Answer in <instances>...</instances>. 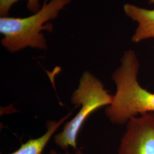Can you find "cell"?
I'll return each mask as SVG.
<instances>
[{
  "label": "cell",
  "mask_w": 154,
  "mask_h": 154,
  "mask_svg": "<svg viewBox=\"0 0 154 154\" xmlns=\"http://www.w3.org/2000/svg\"><path fill=\"white\" fill-rule=\"evenodd\" d=\"M139 62L135 52L125 51L121 65L112 75L116 85L112 102L105 114L114 124L123 125L130 119L145 113L154 112V93L138 82Z\"/></svg>",
  "instance_id": "6da1fadb"
},
{
  "label": "cell",
  "mask_w": 154,
  "mask_h": 154,
  "mask_svg": "<svg viewBox=\"0 0 154 154\" xmlns=\"http://www.w3.org/2000/svg\"><path fill=\"white\" fill-rule=\"evenodd\" d=\"M71 0H45L38 12L27 17H1L0 33L2 46L11 53L26 48L46 50V39L42 32L52 33L53 24L60 11Z\"/></svg>",
  "instance_id": "7a4b0ae2"
},
{
  "label": "cell",
  "mask_w": 154,
  "mask_h": 154,
  "mask_svg": "<svg viewBox=\"0 0 154 154\" xmlns=\"http://www.w3.org/2000/svg\"><path fill=\"white\" fill-rule=\"evenodd\" d=\"M112 99V95L108 93L97 77L88 71L83 72L70 99L72 104L80 109L65 125L63 130L54 137L55 144L65 150L69 147L77 150V136L84 122L94 111L110 105Z\"/></svg>",
  "instance_id": "3957f363"
},
{
  "label": "cell",
  "mask_w": 154,
  "mask_h": 154,
  "mask_svg": "<svg viewBox=\"0 0 154 154\" xmlns=\"http://www.w3.org/2000/svg\"><path fill=\"white\" fill-rule=\"evenodd\" d=\"M118 154H154V113L143 114L127 122Z\"/></svg>",
  "instance_id": "277c9868"
},
{
  "label": "cell",
  "mask_w": 154,
  "mask_h": 154,
  "mask_svg": "<svg viewBox=\"0 0 154 154\" xmlns=\"http://www.w3.org/2000/svg\"><path fill=\"white\" fill-rule=\"evenodd\" d=\"M125 14L138 23V26L131 41L138 43L147 39L154 38V9L149 10L131 4L123 6Z\"/></svg>",
  "instance_id": "5b68a950"
},
{
  "label": "cell",
  "mask_w": 154,
  "mask_h": 154,
  "mask_svg": "<svg viewBox=\"0 0 154 154\" xmlns=\"http://www.w3.org/2000/svg\"><path fill=\"white\" fill-rule=\"evenodd\" d=\"M71 112L60 119L58 121H49L46 124V132L43 135L35 139H31L22 143L20 147L10 154H41L50 139L58 128L70 116Z\"/></svg>",
  "instance_id": "8992f818"
},
{
  "label": "cell",
  "mask_w": 154,
  "mask_h": 154,
  "mask_svg": "<svg viewBox=\"0 0 154 154\" xmlns=\"http://www.w3.org/2000/svg\"><path fill=\"white\" fill-rule=\"evenodd\" d=\"M20 0H0V16H9V13L11 7ZM27 9L32 13L34 14L40 10L42 5L39 0H26Z\"/></svg>",
  "instance_id": "52a82bcc"
},
{
  "label": "cell",
  "mask_w": 154,
  "mask_h": 154,
  "mask_svg": "<svg viewBox=\"0 0 154 154\" xmlns=\"http://www.w3.org/2000/svg\"><path fill=\"white\" fill-rule=\"evenodd\" d=\"M50 154H58V153H57V152H56V151L54 150V149H51L50 151ZM65 154H69L68 152H67ZM75 154H84L83 152H82L81 150H79V149H77L76 150V153Z\"/></svg>",
  "instance_id": "ba28073f"
},
{
  "label": "cell",
  "mask_w": 154,
  "mask_h": 154,
  "mask_svg": "<svg viewBox=\"0 0 154 154\" xmlns=\"http://www.w3.org/2000/svg\"><path fill=\"white\" fill-rule=\"evenodd\" d=\"M149 4H154V0H149Z\"/></svg>",
  "instance_id": "9c48e42d"
}]
</instances>
